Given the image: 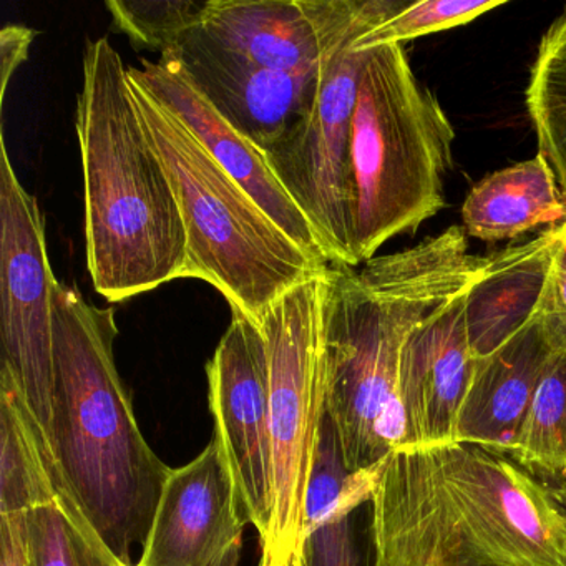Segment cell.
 <instances>
[{
	"mask_svg": "<svg viewBox=\"0 0 566 566\" xmlns=\"http://www.w3.org/2000/svg\"><path fill=\"white\" fill-rule=\"evenodd\" d=\"M356 0H210L201 29L256 67L311 72L319 67L334 29Z\"/></svg>",
	"mask_w": 566,
	"mask_h": 566,
	"instance_id": "9a60e30c",
	"label": "cell"
},
{
	"mask_svg": "<svg viewBox=\"0 0 566 566\" xmlns=\"http://www.w3.org/2000/svg\"><path fill=\"white\" fill-rule=\"evenodd\" d=\"M0 566H29L22 515L0 516Z\"/></svg>",
	"mask_w": 566,
	"mask_h": 566,
	"instance_id": "83f0119b",
	"label": "cell"
},
{
	"mask_svg": "<svg viewBox=\"0 0 566 566\" xmlns=\"http://www.w3.org/2000/svg\"><path fill=\"white\" fill-rule=\"evenodd\" d=\"M556 353L545 323L533 319L499 350L475 359L457 419L455 443L510 455L546 360Z\"/></svg>",
	"mask_w": 566,
	"mask_h": 566,
	"instance_id": "2e32d148",
	"label": "cell"
},
{
	"mask_svg": "<svg viewBox=\"0 0 566 566\" xmlns=\"http://www.w3.org/2000/svg\"><path fill=\"white\" fill-rule=\"evenodd\" d=\"M105 8L132 44L164 55L203 24L210 0H108Z\"/></svg>",
	"mask_w": 566,
	"mask_h": 566,
	"instance_id": "cb8c5ba5",
	"label": "cell"
},
{
	"mask_svg": "<svg viewBox=\"0 0 566 566\" xmlns=\"http://www.w3.org/2000/svg\"><path fill=\"white\" fill-rule=\"evenodd\" d=\"M485 263L469 254L462 228L452 227L409 250L373 258L360 270L331 264L324 300L326 412L349 472L406 449L403 346Z\"/></svg>",
	"mask_w": 566,
	"mask_h": 566,
	"instance_id": "7a4b0ae2",
	"label": "cell"
},
{
	"mask_svg": "<svg viewBox=\"0 0 566 566\" xmlns=\"http://www.w3.org/2000/svg\"><path fill=\"white\" fill-rule=\"evenodd\" d=\"M214 437L230 463L241 505L270 542L274 522V447L270 410V363L263 331L240 311L207 366Z\"/></svg>",
	"mask_w": 566,
	"mask_h": 566,
	"instance_id": "30bf717a",
	"label": "cell"
},
{
	"mask_svg": "<svg viewBox=\"0 0 566 566\" xmlns=\"http://www.w3.org/2000/svg\"><path fill=\"white\" fill-rule=\"evenodd\" d=\"M510 455L523 469L566 479V350L546 360Z\"/></svg>",
	"mask_w": 566,
	"mask_h": 566,
	"instance_id": "7402d4cb",
	"label": "cell"
},
{
	"mask_svg": "<svg viewBox=\"0 0 566 566\" xmlns=\"http://www.w3.org/2000/svg\"><path fill=\"white\" fill-rule=\"evenodd\" d=\"M0 516L75 500L15 380L0 370Z\"/></svg>",
	"mask_w": 566,
	"mask_h": 566,
	"instance_id": "d6986e66",
	"label": "cell"
},
{
	"mask_svg": "<svg viewBox=\"0 0 566 566\" xmlns=\"http://www.w3.org/2000/svg\"><path fill=\"white\" fill-rule=\"evenodd\" d=\"M114 307L74 286L54 294V390L48 439L85 520L120 565L134 566L154 525L168 469L142 436L115 364Z\"/></svg>",
	"mask_w": 566,
	"mask_h": 566,
	"instance_id": "3957f363",
	"label": "cell"
},
{
	"mask_svg": "<svg viewBox=\"0 0 566 566\" xmlns=\"http://www.w3.org/2000/svg\"><path fill=\"white\" fill-rule=\"evenodd\" d=\"M539 154L546 158L566 201V8L543 35L526 88Z\"/></svg>",
	"mask_w": 566,
	"mask_h": 566,
	"instance_id": "44dd1931",
	"label": "cell"
},
{
	"mask_svg": "<svg viewBox=\"0 0 566 566\" xmlns=\"http://www.w3.org/2000/svg\"><path fill=\"white\" fill-rule=\"evenodd\" d=\"M29 566H122L102 545L75 500L22 513Z\"/></svg>",
	"mask_w": 566,
	"mask_h": 566,
	"instance_id": "603a6c76",
	"label": "cell"
},
{
	"mask_svg": "<svg viewBox=\"0 0 566 566\" xmlns=\"http://www.w3.org/2000/svg\"><path fill=\"white\" fill-rule=\"evenodd\" d=\"M250 523L220 440L171 470L137 566H238Z\"/></svg>",
	"mask_w": 566,
	"mask_h": 566,
	"instance_id": "8fae6325",
	"label": "cell"
},
{
	"mask_svg": "<svg viewBox=\"0 0 566 566\" xmlns=\"http://www.w3.org/2000/svg\"><path fill=\"white\" fill-rule=\"evenodd\" d=\"M75 128L95 291L122 303L180 280L187 261L180 205L145 130L128 67L107 39L85 48Z\"/></svg>",
	"mask_w": 566,
	"mask_h": 566,
	"instance_id": "277c9868",
	"label": "cell"
},
{
	"mask_svg": "<svg viewBox=\"0 0 566 566\" xmlns=\"http://www.w3.org/2000/svg\"><path fill=\"white\" fill-rule=\"evenodd\" d=\"M538 313L555 349L566 350V234L553 258Z\"/></svg>",
	"mask_w": 566,
	"mask_h": 566,
	"instance_id": "484cf974",
	"label": "cell"
},
{
	"mask_svg": "<svg viewBox=\"0 0 566 566\" xmlns=\"http://www.w3.org/2000/svg\"><path fill=\"white\" fill-rule=\"evenodd\" d=\"M565 234L563 221L528 243L486 258L465 294L467 331L475 359L499 350L533 319Z\"/></svg>",
	"mask_w": 566,
	"mask_h": 566,
	"instance_id": "e0dca14e",
	"label": "cell"
},
{
	"mask_svg": "<svg viewBox=\"0 0 566 566\" xmlns=\"http://www.w3.org/2000/svg\"><path fill=\"white\" fill-rule=\"evenodd\" d=\"M327 271L287 291L260 329L270 363L274 447L273 532L261 552L280 563L301 556L306 500L326 417L324 300Z\"/></svg>",
	"mask_w": 566,
	"mask_h": 566,
	"instance_id": "ba28073f",
	"label": "cell"
},
{
	"mask_svg": "<svg viewBox=\"0 0 566 566\" xmlns=\"http://www.w3.org/2000/svg\"><path fill=\"white\" fill-rule=\"evenodd\" d=\"M505 4L503 0H422L370 29L354 42V51L366 52L380 45L400 44L459 28Z\"/></svg>",
	"mask_w": 566,
	"mask_h": 566,
	"instance_id": "d4e9b609",
	"label": "cell"
},
{
	"mask_svg": "<svg viewBox=\"0 0 566 566\" xmlns=\"http://www.w3.org/2000/svg\"><path fill=\"white\" fill-rule=\"evenodd\" d=\"M35 35L38 32L34 29L25 28V25H6L0 32V55H2L0 98H2V104H4L9 84H11L15 71L29 59V51H31Z\"/></svg>",
	"mask_w": 566,
	"mask_h": 566,
	"instance_id": "4316f807",
	"label": "cell"
},
{
	"mask_svg": "<svg viewBox=\"0 0 566 566\" xmlns=\"http://www.w3.org/2000/svg\"><path fill=\"white\" fill-rule=\"evenodd\" d=\"M145 130L174 185L187 261L180 280H201L258 327L274 303L331 264L281 231L158 98L130 82Z\"/></svg>",
	"mask_w": 566,
	"mask_h": 566,
	"instance_id": "5b68a950",
	"label": "cell"
},
{
	"mask_svg": "<svg viewBox=\"0 0 566 566\" xmlns=\"http://www.w3.org/2000/svg\"><path fill=\"white\" fill-rule=\"evenodd\" d=\"M142 67H128V78L174 112L207 148L220 167L247 191L263 213L310 256L329 263L321 250L313 224L284 190L268 164L266 155L238 132L203 94L174 55L158 61L140 59Z\"/></svg>",
	"mask_w": 566,
	"mask_h": 566,
	"instance_id": "7c38bea8",
	"label": "cell"
},
{
	"mask_svg": "<svg viewBox=\"0 0 566 566\" xmlns=\"http://www.w3.org/2000/svg\"><path fill=\"white\" fill-rule=\"evenodd\" d=\"M394 0H356L334 29L319 64L306 117L263 151L284 190L313 224L329 264L356 268L350 217V132L366 52L354 42L406 8Z\"/></svg>",
	"mask_w": 566,
	"mask_h": 566,
	"instance_id": "52a82bcc",
	"label": "cell"
},
{
	"mask_svg": "<svg viewBox=\"0 0 566 566\" xmlns=\"http://www.w3.org/2000/svg\"><path fill=\"white\" fill-rule=\"evenodd\" d=\"M167 54L180 61L195 87L263 151L296 127L316 98L319 67L311 72L256 67L218 45L201 25Z\"/></svg>",
	"mask_w": 566,
	"mask_h": 566,
	"instance_id": "4fadbf2b",
	"label": "cell"
},
{
	"mask_svg": "<svg viewBox=\"0 0 566 566\" xmlns=\"http://www.w3.org/2000/svg\"><path fill=\"white\" fill-rule=\"evenodd\" d=\"M382 462L349 472L326 413L307 492L301 566H369L357 536L356 516L373 499Z\"/></svg>",
	"mask_w": 566,
	"mask_h": 566,
	"instance_id": "ac0fdd59",
	"label": "cell"
},
{
	"mask_svg": "<svg viewBox=\"0 0 566 566\" xmlns=\"http://www.w3.org/2000/svg\"><path fill=\"white\" fill-rule=\"evenodd\" d=\"M258 566H286V563L276 562L273 556L268 555L266 552H261L260 563Z\"/></svg>",
	"mask_w": 566,
	"mask_h": 566,
	"instance_id": "f1b7e54d",
	"label": "cell"
},
{
	"mask_svg": "<svg viewBox=\"0 0 566 566\" xmlns=\"http://www.w3.org/2000/svg\"><path fill=\"white\" fill-rule=\"evenodd\" d=\"M542 154L483 178L462 208L467 233L476 240H513L539 224L566 221V201Z\"/></svg>",
	"mask_w": 566,
	"mask_h": 566,
	"instance_id": "ffe728a7",
	"label": "cell"
},
{
	"mask_svg": "<svg viewBox=\"0 0 566 566\" xmlns=\"http://www.w3.org/2000/svg\"><path fill=\"white\" fill-rule=\"evenodd\" d=\"M374 566H566V505L515 460L396 450L370 499Z\"/></svg>",
	"mask_w": 566,
	"mask_h": 566,
	"instance_id": "6da1fadb",
	"label": "cell"
},
{
	"mask_svg": "<svg viewBox=\"0 0 566 566\" xmlns=\"http://www.w3.org/2000/svg\"><path fill=\"white\" fill-rule=\"evenodd\" d=\"M467 290L430 313L403 346L400 400L406 449L455 443L457 419L475 366L467 331Z\"/></svg>",
	"mask_w": 566,
	"mask_h": 566,
	"instance_id": "5bb4252c",
	"label": "cell"
},
{
	"mask_svg": "<svg viewBox=\"0 0 566 566\" xmlns=\"http://www.w3.org/2000/svg\"><path fill=\"white\" fill-rule=\"evenodd\" d=\"M455 130L413 75L406 49L366 51L350 132V217L357 266L446 207Z\"/></svg>",
	"mask_w": 566,
	"mask_h": 566,
	"instance_id": "8992f818",
	"label": "cell"
},
{
	"mask_svg": "<svg viewBox=\"0 0 566 566\" xmlns=\"http://www.w3.org/2000/svg\"><path fill=\"white\" fill-rule=\"evenodd\" d=\"M44 217L0 137V339L2 370L49 432L54 390V294Z\"/></svg>",
	"mask_w": 566,
	"mask_h": 566,
	"instance_id": "9c48e42d",
	"label": "cell"
},
{
	"mask_svg": "<svg viewBox=\"0 0 566 566\" xmlns=\"http://www.w3.org/2000/svg\"><path fill=\"white\" fill-rule=\"evenodd\" d=\"M122 566H125V565H122ZM134 566H137V565H134Z\"/></svg>",
	"mask_w": 566,
	"mask_h": 566,
	"instance_id": "f546056e",
	"label": "cell"
}]
</instances>
